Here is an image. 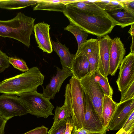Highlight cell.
Wrapping results in <instances>:
<instances>
[{
	"mask_svg": "<svg viewBox=\"0 0 134 134\" xmlns=\"http://www.w3.org/2000/svg\"><path fill=\"white\" fill-rule=\"evenodd\" d=\"M71 22L87 33L103 37L119 24L110 17L86 12L67 4L63 13Z\"/></svg>",
	"mask_w": 134,
	"mask_h": 134,
	"instance_id": "obj_1",
	"label": "cell"
},
{
	"mask_svg": "<svg viewBox=\"0 0 134 134\" xmlns=\"http://www.w3.org/2000/svg\"><path fill=\"white\" fill-rule=\"evenodd\" d=\"M44 76L36 67L0 82V93L19 96L37 90L43 84Z\"/></svg>",
	"mask_w": 134,
	"mask_h": 134,
	"instance_id": "obj_2",
	"label": "cell"
},
{
	"mask_svg": "<svg viewBox=\"0 0 134 134\" xmlns=\"http://www.w3.org/2000/svg\"><path fill=\"white\" fill-rule=\"evenodd\" d=\"M35 19L20 12L11 19L0 20V37L14 39L29 48Z\"/></svg>",
	"mask_w": 134,
	"mask_h": 134,
	"instance_id": "obj_3",
	"label": "cell"
},
{
	"mask_svg": "<svg viewBox=\"0 0 134 134\" xmlns=\"http://www.w3.org/2000/svg\"><path fill=\"white\" fill-rule=\"evenodd\" d=\"M84 91L80 80L72 76L65 87L64 102L70 114L73 129L83 128L84 116Z\"/></svg>",
	"mask_w": 134,
	"mask_h": 134,
	"instance_id": "obj_4",
	"label": "cell"
},
{
	"mask_svg": "<svg viewBox=\"0 0 134 134\" xmlns=\"http://www.w3.org/2000/svg\"><path fill=\"white\" fill-rule=\"evenodd\" d=\"M19 98L27 110L28 113L37 118H47L53 115L54 107L49 98L45 97L43 93L36 90L23 94Z\"/></svg>",
	"mask_w": 134,
	"mask_h": 134,
	"instance_id": "obj_5",
	"label": "cell"
},
{
	"mask_svg": "<svg viewBox=\"0 0 134 134\" xmlns=\"http://www.w3.org/2000/svg\"><path fill=\"white\" fill-rule=\"evenodd\" d=\"M80 81L84 92L88 95L96 112L104 124L102 112L105 94L103 90L93 74H90Z\"/></svg>",
	"mask_w": 134,
	"mask_h": 134,
	"instance_id": "obj_6",
	"label": "cell"
},
{
	"mask_svg": "<svg viewBox=\"0 0 134 134\" xmlns=\"http://www.w3.org/2000/svg\"><path fill=\"white\" fill-rule=\"evenodd\" d=\"M27 114L17 96L4 94L0 96V115L7 121L13 117Z\"/></svg>",
	"mask_w": 134,
	"mask_h": 134,
	"instance_id": "obj_7",
	"label": "cell"
},
{
	"mask_svg": "<svg viewBox=\"0 0 134 134\" xmlns=\"http://www.w3.org/2000/svg\"><path fill=\"white\" fill-rule=\"evenodd\" d=\"M84 96L85 114L83 128L90 133L105 134L107 130L96 112L89 96L84 92Z\"/></svg>",
	"mask_w": 134,
	"mask_h": 134,
	"instance_id": "obj_8",
	"label": "cell"
},
{
	"mask_svg": "<svg viewBox=\"0 0 134 134\" xmlns=\"http://www.w3.org/2000/svg\"><path fill=\"white\" fill-rule=\"evenodd\" d=\"M119 68L116 82L121 92L134 81V52H130L124 58Z\"/></svg>",
	"mask_w": 134,
	"mask_h": 134,
	"instance_id": "obj_9",
	"label": "cell"
},
{
	"mask_svg": "<svg viewBox=\"0 0 134 134\" xmlns=\"http://www.w3.org/2000/svg\"><path fill=\"white\" fill-rule=\"evenodd\" d=\"M134 110V98L118 103L108 129L119 130L122 127L132 111Z\"/></svg>",
	"mask_w": 134,
	"mask_h": 134,
	"instance_id": "obj_10",
	"label": "cell"
},
{
	"mask_svg": "<svg viewBox=\"0 0 134 134\" xmlns=\"http://www.w3.org/2000/svg\"><path fill=\"white\" fill-rule=\"evenodd\" d=\"M99 39V59L98 69L100 73L106 77L109 75L110 52L112 39L107 35Z\"/></svg>",
	"mask_w": 134,
	"mask_h": 134,
	"instance_id": "obj_11",
	"label": "cell"
},
{
	"mask_svg": "<svg viewBox=\"0 0 134 134\" xmlns=\"http://www.w3.org/2000/svg\"><path fill=\"white\" fill-rule=\"evenodd\" d=\"M57 73L50 80V83L44 88L43 87L42 93L46 98L53 99L57 93L60 91L62 85L65 80L68 77L72 75V71L69 70L62 68L61 69L56 66Z\"/></svg>",
	"mask_w": 134,
	"mask_h": 134,
	"instance_id": "obj_12",
	"label": "cell"
},
{
	"mask_svg": "<svg viewBox=\"0 0 134 134\" xmlns=\"http://www.w3.org/2000/svg\"><path fill=\"white\" fill-rule=\"evenodd\" d=\"M126 52L120 38L116 37L112 39L110 52L109 74L115 75L124 58Z\"/></svg>",
	"mask_w": 134,
	"mask_h": 134,
	"instance_id": "obj_13",
	"label": "cell"
},
{
	"mask_svg": "<svg viewBox=\"0 0 134 134\" xmlns=\"http://www.w3.org/2000/svg\"><path fill=\"white\" fill-rule=\"evenodd\" d=\"M99 38H91L82 44L76 52L84 54L87 57L90 63L91 72L94 73L98 69L99 59Z\"/></svg>",
	"mask_w": 134,
	"mask_h": 134,
	"instance_id": "obj_14",
	"label": "cell"
},
{
	"mask_svg": "<svg viewBox=\"0 0 134 134\" xmlns=\"http://www.w3.org/2000/svg\"><path fill=\"white\" fill-rule=\"evenodd\" d=\"M50 25L44 22L34 25V31L38 47L43 52L51 53L53 51L52 46L50 37Z\"/></svg>",
	"mask_w": 134,
	"mask_h": 134,
	"instance_id": "obj_15",
	"label": "cell"
},
{
	"mask_svg": "<svg viewBox=\"0 0 134 134\" xmlns=\"http://www.w3.org/2000/svg\"><path fill=\"white\" fill-rule=\"evenodd\" d=\"M71 68L72 76L80 80L90 75L89 63L86 56L79 52H76Z\"/></svg>",
	"mask_w": 134,
	"mask_h": 134,
	"instance_id": "obj_16",
	"label": "cell"
},
{
	"mask_svg": "<svg viewBox=\"0 0 134 134\" xmlns=\"http://www.w3.org/2000/svg\"><path fill=\"white\" fill-rule=\"evenodd\" d=\"M53 50L59 56L62 68H65L71 71L73 61L75 57V54L70 53L69 48L65 44L61 43L57 39L56 42L51 38Z\"/></svg>",
	"mask_w": 134,
	"mask_h": 134,
	"instance_id": "obj_17",
	"label": "cell"
},
{
	"mask_svg": "<svg viewBox=\"0 0 134 134\" xmlns=\"http://www.w3.org/2000/svg\"><path fill=\"white\" fill-rule=\"evenodd\" d=\"M72 1L71 0H39L33 9L38 10L60 12L63 13L66 5Z\"/></svg>",
	"mask_w": 134,
	"mask_h": 134,
	"instance_id": "obj_18",
	"label": "cell"
},
{
	"mask_svg": "<svg viewBox=\"0 0 134 134\" xmlns=\"http://www.w3.org/2000/svg\"><path fill=\"white\" fill-rule=\"evenodd\" d=\"M95 1L72 0L68 4L86 12L96 15L110 17L107 13L94 2Z\"/></svg>",
	"mask_w": 134,
	"mask_h": 134,
	"instance_id": "obj_19",
	"label": "cell"
},
{
	"mask_svg": "<svg viewBox=\"0 0 134 134\" xmlns=\"http://www.w3.org/2000/svg\"><path fill=\"white\" fill-rule=\"evenodd\" d=\"M118 103L114 101L112 98L104 95L103 102L102 117L104 127L107 130L109 124Z\"/></svg>",
	"mask_w": 134,
	"mask_h": 134,
	"instance_id": "obj_20",
	"label": "cell"
},
{
	"mask_svg": "<svg viewBox=\"0 0 134 134\" xmlns=\"http://www.w3.org/2000/svg\"><path fill=\"white\" fill-rule=\"evenodd\" d=\"M108 14L122 28H124L134 24V15L125 11H116Z\"/></svg>",
	"mask_w": 134,
	"mask_h": 134,
	"instance_id": "obj_21",
	"label": "cell"
},
{
	"mask_svg": "<svg viewBox=\"0 0 134 134\" xmlns=\"http://www.w3.org/2000/svg\"><path fill=\"white\" fill-rule=\"evenodd\" d=\"M39 0H0V8L8 10L20 9L37 3Z\"/></svg>",
	"mask_w": 134,
	"mask_h": 134,
	"instance_id": "obj_22",
	"label": "cell"
},
{
	"mask_svg": "<svg viewBox=\"0 0 134 134\" xmlns=\"http://www.w3.org/2000/svg\"><path fill=\"white\" fill-rule=\"evenodd\" d=\"M66 27L64 28L65 30L68 31L72 33L75 37L77 41L78 47L77 51L79 49L82 44L87 40L88 33L82 30L78 26L71 22Z\"/></svg>",
	"mask_w": 134,
	"mask_h": 134,
	"instance_id": "obj_23",
	"label": "cell"
},
{
	"mask_svg": "<svg viewBox=\"0 0 134 134\" xmlns=\"http://www.w3.org/2000/svg\"><path fill=\"white\" fill-rule=\"evenodd\" d=\"M54 112L53 124L50 129V130L52 129L60 123L71 117L65 102L61 107L57 106Z\"/></svg>",
	"mask_w": 134,
	"mask_h": 134,
	"instance_id": "obj_24",
	"label": "cell"
},
{
	"mask_svg": "<svg viewBox=\"0 0 134 134\" xmlns=\"http://www.w3.org/2000/svg\"><path fill=\"white\" fill-rule=\"evenodd\" d=\"M107 13L121 10L123 8L118 0H96L94 2Z\"/></svg>",
	"mask_w": 134,
	"mask_h": 134,
	"instance_id": "obj_25",
	"label": "cell"
},
{
	"mask_svg": "<svg viewBox=\"0 0 134 134\" xmlns=\"http://www.w3.org/2000/svg\"><path fill=\"white\" fill-rule=\"evenodd\" d=\"M93 74L105 95L112 98L113 91L109 84L108 77L102 76L98 69Z\"/></svg>",
	"mask_w": 134,
	"mask_h": 134,
	"instance_id": "obj_26",
	"label": "cell"
},
{
	"mask_svg": "<svg viewBox=\"0 0 134 134\" xmlns=\"http://www.w3.org/2000/svg\"><path fill=\"white\" fill-rule=\"evenodd\" d=\"M9 61L10 64H12L15 68L23 72H26L29 69L25 61L23 59L9 57Z\"/></svg>",
	"mask_w": 134,
	"mask_h": 134,
	"instance_id": "obj_27",
	"label": "cell"
},
{
	"mask_svg": "<svg viewBox=\"0 0 134 134\" xmlns=\"http://www.w3.org/2000/svg\"><path fill=\"white\" fill-rule=\"evenodd\" d=\"M121 93V97L119 103L134 98V81Z\"/></svg>",
	"mask_w": 134,
	"mask_h": 134,
	"instance_id": "obj_28",
	"label": "cell"
},
{
	"mask_svg": "<svg viewBox=\"0 0 134 134\" xmlns=\"http://www.w3.org/2000/svg\"><path fill=\"white\" fill-rule=\"evenodd\" d=\"M122 128L128 133L134 134V110L124 123Z\"/></svg>",
	"mask_w": 134,
	"mask_h": 134,
	"instance_id": "obj_29",
	"label": "cell"
},
{
	"mask_svg": "<svg viewBox=\"0 0 134 134\" xmlns=\"http://www.w3.org/2000/svg\"><path fill=\"white\" fill-rule=\"evenodd\" d=\"M118 0L120 3L124 11L134 15V0Z\"/></svg>",
	"mask_w": 134,
	"mask_h": 134,
	"instance_id": "obj_30",
	"label": "cell"
},
{
	"mask_svg": "<svg viewBox=\"0 0 134 134\" xmlns=\"http://www.w3.org/2000/svg\"><path fill=\"white\" fill-rule=\"evenodd\" d=\"M9 57L0 49V73L10 66Z\"/></svg>",
	"mask_w": 134,
	"mask_h": 134,
	"instance_id": "obj_31",
	"label": "cell"
},
{
	"mask_svg": "<svg viewBox=\"0 0 134 134\" xmlns=\"http://www.w3.org/2000/svg\"><path fill=\"white\" fill-rule=\"evenodd\" d=\"M67 119L60 123L52 129L49 130L47 134H64L66 129Z\"/></svg>",
	"mask_w": 134,
	"mask_h": 134,
	"instance_id": "obj_32",
	"label": "cell"
},
{
	"mask_svg": "<svg viewBox=\"0 0 134 134\" xmlns=\"http://www.w3.org/2000/svg\"><path fill=\"white\" fill-rule=\"evenodd\" d=\"M48 128L43 125L31 130L23 134H47Z\"/></svg>",
	"mask_w": 134,
	"mask_h": 134,
	"instance_id": "obj_33",
	"label": "cell"
},
{
	"mask_svg": "<svg viewBox=\"0 0 134 134\" xmlns=\"http://www.w3.org/2000/svg\"><path fill=\"white\" fill-rule=\"evenodd\" d=\"M74 128V125L71 117L68 118L67 120L66 127L64 134H71Z\"/></svg>",
	"mask_w": 134,
	"mask_h": 134,
	"instance_id": "obj_34",
	"label": "cell"
},
{
	"mask_svg": "<svg viewBox=\"0 0 134 134\" xmlns=\"http://www.w3.org/2000/svg\"><path fill=\"white\" fill-rule=\"evenodd\" d=\"M128 32L130 34L132 38V43L130 47V52H134V24L131 25Z\"/></svg>",
	"mask_w": 134,
	"mask_h": 134,
	"instance_id": "obj_35",
	"label": "cell"
},
{
	"mask_svg": "<svg viewBox=\"0 0 134 134\" xmlns=\"http://www.w3.org/2000/svg\"><path fill=\"white\" fill-rule=\"evenodd\" d=\"M7 121L0 115V134H4L5 125Z\"/></svg>",
	"mask_w": 134,
	"mask_h": 134,
	"instance_id": "obj_36",
	"label": "cell"
},
{
	"mask_svg": "<svg viewBox=\"0 0 134 134\" xmlns=\"http://www.w3.org/2000/svg\"><path fill=\"white\" fill-rule=\"evenodd\" d=\"M90 132L82 128L77 129H73L71 134H90Z\"/></svg>",
	"mask_w": 134,
	"mask_h": 134,
	"instance_id": "obj_37",
	"label": "cell"
},
{
	"mask_svg": "<svg viewBox=\"0 0 134 134\" xmlns=\"http://www.w3.org/2000/svg\"><path fill=\"white\" fill-rule=\"evenodd\" d=\"M128 133L126 132L122 128L119 130L115 134H128Z\"/></svg>",
	"mask_w": 134,
	"mask_h": 134,
	"instance_id": "obj_38",
	"label": "cell"
},
{
	"mask_svg": "<svg viewBox=\"0 0 134 134\" xmlns=\"http://www.w3.org/2000/svg\"><path fill=\"white\" fill-rule=\"evenodd\" d=\"M90 134H103L102 133H100L97 132H94V133H90Z\"/></svg>",
	"mask_w": 134,
	"mask_h": 134,
	"instance_id": "obj_39",
	"label": "cell"
},
{
	"mask_svg": "<svg viewBox=\"0 0 134 134\" xmlns=\"http://www.w3.org/2000/svg\"><path fill=\"white\" fill-rule=\"evenodd\" d=\"M128 134H129V133H128Z\"/></svg>",
	"mask_w": 134,
	"mask_h": 134,
	"instance_id": "obj_40",
	"label": "cell"
}]
</instances>
